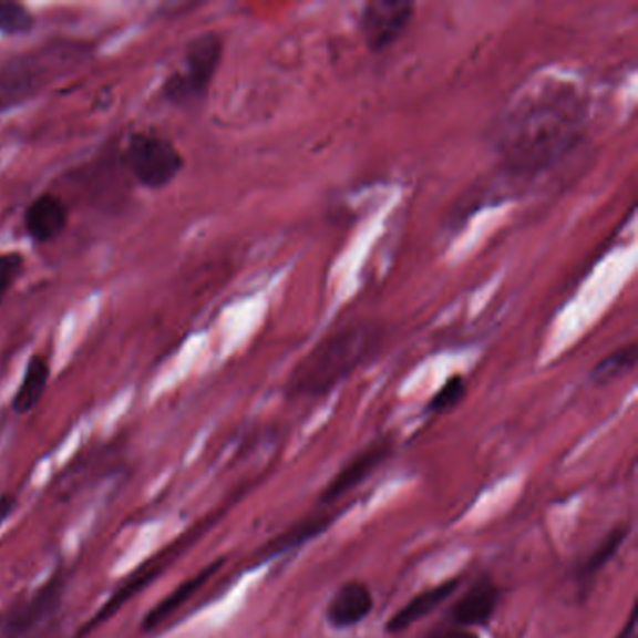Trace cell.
I'll return each instance as SVG.
<instances>
[{
    "instance_id": "13",
    "label": "cell",
    "mask_w": 638,
    "mask_h": 638,
    "mask_svg": "<svg viewBox=\"0 0 638 638\" xmlns=\"http://www.w3.org/2000/svg\"><path fill=\"white\" fill-rule=\"evenodd\" d=\"M222 566H224V562H216V564H212V566L203 569V572L197 573L195 577L187 578L186 583L178 586L167 599H163L156 608H152L151 613L145 616V620H143V629H145V631H152V629H156V627L165 624L167 618L175 615L176 610L182 608L184 603L189 601V599L210 580V577H214V575L222 569Z\"/></svg>"
},
{
    "instance_id": "5",
    "label": "cell",
    "mask_w": 638,
    "mask_h": 638,
    "mask_svg": "<svg viewBox=\"0 0 638 638\" xmlns=\"http://www.w3.org/2000/svg\"><path fill=\"white\" fill-rule=\"evenodd\" d=\"M415 7L409 0H373L363 7L360 16L362 37L371 51L392 48L403 37Z\"/></svg>"
},
{
    "instance_id": "17",
    "label": "cell",
    "mask_w": 638,
    "mask_h": 638,
    "mask_svg": "<svg viewBox=\"0 0 638 638\" xmlns=\"http://www.w3.org/2000/svg\"><path fill=\"white\" fill-rule=\"evenodd\" d=\"M34 13L19 2H0V34L23 37L34 29Z\"/></svg>"
},
{
    "instance_id": "14",
    "label": "cell",
    "mask_w": 638,
    "mask_h": 638,
    "mask_svg": "<svg viewBox=\"0 0 638 638\" xmlns=\"http://www.w3.org/2000/svg\"><path fill=\"white\" fill-rule=\"evenodd\" d=\"M49 363L43 356H32L27 369H24L23 380L19 384L18 392L13 395L12 409L18 414H29L37 409L42 401L43 393L48 390Z\"/></svg>"
},
{
    "instance_id": "7",
    "label": "cell",
    "mask_w": 638,
    "mask_h": 638,
    "mask_svg": "<svg viewBox=\"0 0 638 638\" xmlns=\"http://www.w3.org/2000/svg\"><path fill=\"white\" fill-rule=\"evenodd\" d=\"M59 599H61V586H59V578H54L40 590L34 591L27 601L8 608L7 613L0 616V638L23 637L24 632L34 629L53 613L59 605Z\"/></svg>"
},
{
    "instance_id": "4",
    "label": "cell",
    "mask_w": 638,
    "mask_h": 638,
    "mask_svg": "<svg viewBox=\"0 0 638 638\" xmlns=\"http://www.w3.org/2000/svg\"><path fill=\"white\" fill-rule=\"evenodd\" d=\"M124 163L133 181L146 189L169 186L184 169V157L175 143L154 132H137L127 138Z\"/></svg>"
},
{
    "instance_id": "9",
    "label": "cell",
    "mask_w": 638,
    "mask_h": 638,
    "mask_svg": "<svg viewBox=\"0 0 638 638\" xmlns=\"http://www.w3.org/2000/svg\"><path fill=\"white\" fill-rule=\"evenodd\" d=\"M373 591L366 583L349 580L339 586L326 607L325 618L333 629L360 626L373 613Z\"/></svg>"
},
{
    "instance_id": "16",
    "label": "cell",
    "mask_w": 638,
    "mask_h": 638,
    "mask_svg": "<svg viewBox=\"0 0 638 638\" xmlns=\"http://www.w3.org/2000/svg\"><path fill=\"white\" fill-rule=\"evenodd\" d=\"M635 366H637V344L629 343L607 356L601 363H597V368L591 371L590 379L597 385L613 384L621 377L631 373Z\"/></svg>"
},
{
    "instance_id": "11",
    "label": "cell",
    "mask_w": 638,
    "mask_h": 638,
    "mask_svg": "<svg viewBox=\"0 0 638 638\" xmlns=\"http://www.w3.org/2000/svg\"><path fill=\"white\" fill-rule=\"evenodd\" d=\"M459 586H461V578H447L444 583H440V585L428 588L422 594L412 597L388 620L385 632L388 635H398V632L407 631L409 627L414 626L418 621L423 620L425 616L434 613L440 605H444L457 591Z\"/></svg>"
},
{
    "instance_id": "15",
    "label": "cell",
    "mask_w": 638,
    "mask_h": 638,
    "mask_svg": "<svg viewBox=\"0 0 638 638\" xmlns=\"http://www.w3.org/2000/svg\"><path fill=\"white\" fill-rule=\"evenodd\" d=\"M627 537H629V524H618L613 531H608L578 566V583H590L591 578H596L597 573L603 572L613 562Z\"/></svg>"
},
{
    "instance_id": "2",
    "label": "cell",
    "mask_w": 638,
    "mask_h": 638,
    "mask_svg": "<svg viewBox=\"0 0 638 638\" xmlns=\"http://www.w3.org/2000/svg\"><path fill=\"white\" fill-rule=\"evenodd\" d=\"M374 344L377 333L369 326H352L336 331L292 371L290 395L320 398L331 392L371 354Z\"/></svg>"
},
{
    "instance_id": "6",
    "label": "cell",
    "mask_w": 638,
    "mask_h": 638,
    "mask_svg": "<svg viewBox=\"0 0 638 638\" xmlns=\"http://www.w3.org/2000/svg\"><path fill=\"white\" fill-rule=\"evenodd\" d=\"M392 442L388 439L374 440L371 444L352 455L347 463L339 469L338 474L326 483L320 493V504H336L343 496L360 487L366 480L373 476L374 472L392 455Z\"/></svg>"
},
{
    "instance_id": "10",
    "label": "cell",
    "mask_w": 638,
    "mask_h": 638,
    "mask_svg": "<svg viewBox=\"0 0 638 638\" xmlns=\"http://www.w3.org/2000/svg\"><path fill=\"white\" fill-rule=\"evenodd\" d=\"M68 219L66 203L53 193H42L24 210V230L37 244H48L66 230Z\"/></svg>"
},
{
    "instance_id": "20",
    "label": "cell",
    "mask_w": 638,
    "mask_h": 638,
    "mask_svg": "<svg viewBox=\"0 0 638 638\" xmlns=\"http://www.w3.org/2000/svg\"><path fill=\"white\" fill-rule=\"evenodd\" d=\"M16 506H18V501L13 494H0V524L7 523Z\"/></svg>"
},
{
    "instance_id": "8",
    "label": "cell",
    "mask_w": 638,
    "mask_h": 638,
    "mask_svg": "<svg viewBox=\"0 0 638 638\" xmlns=\"http://www.w3.org/2000/svg\"><path fill=\"white\" fill-rule=\"evenodd\" d=\"M502 591L494 585L493 578L483 577L459 597L450 610V621L457 629L487 626L501 605Z\"/></svg>"
},
{
    "instance_id": "18",
    "label": "cell",
    "mask_w": 638,
    "mask_h": 638,
    "mask_svg": "<svg viewBox=\"0 0 638 638\" xmlns=\"http://www.w3.org/2000/svg\"><path fill=\"white\" fill-rule=\"evenodd\" d=\"M464 395H466V382L463 377L455 374L446 380V384L442 385L439 392L434 393L433 399L429 401L428 410L431 414H446L461 404Z\"/></svg>"
},
{
    "instance_id": "1",
    "label": "cell",
    "mask_w": 638,
    "mask_h": 638,
    "mask_svg": "<svg viewBox=\"0 0 638 638\" xmlns=\"http://www.w3.org/2000/svg\"><path fill=\"white\" fill-rule=\"evenodd\" d=\"M585 105L577 92L543 91L517 103L498 132V148L515 171H537L560 157L577 141Z\"/></svg>"
},
{
    "instance_id": "12",
    "label": "cell",
    "mask_w": 638,
    "mask_h": 638,
    "mask_svg": "<svg viewBox=\"0 0 638 638\" xmlns=\"http://www.w3.org/2000/svg\"><path fill=\"white\" fill-rule=\"evenodd\" d=\"M336 523V515L331 513H319V515H309V517L301 518L298 523L292 524L290 528L274 537L270 543H266L263 547V556L266 558H274L277 554L287 553L292 548L301 547L306 543L311 542L320 534H325L331 524Z\"/></svg>"
},
{
    "instance_id": "22",
    "label": "cell",
    "mask_w": 638,
    "mask_h": 638,
    "mask_svg": "<svg viewBox=\"0 0 638 638\" xmlns=\"http://www.w3.org/2000/svg\"><path fill=\"white\" fill-rule=\"evenodd\" d=\"M436 638H480L476 632L469 631V629H453V631L444 632Z\"/></svg>"
},
{
    "instance_id": "3",
    "label": "cell",
    "mask_w": 638,
    "mask_h": 638,
    "mask_svg": "<svg viewBox=\"0 0 638 638\" xmlns=\"http://www.w3.org/2000/svg\"><path fill=\"white\" fill-rule=\"evenodd\" d=\"M224 56V40L216 32L193 38L184 51V66L171 73L162 86L165 102L175 107H195L205 102Z\"/></svg>"
},
{
    "instance_id": "21",
    "label": "cell",
    "mask_w": 638,
    "mask_h": 638,
    "mask_svg": "<svg viewBox=\"0 0 638 638\" xmlns=\"http://www.w3.org/2000/svg\"><path fill=\"white\" fill-rule=\"evenodd\" d=\"M618 638H637V608H632L626 629L618 635Z\"/></svg>"
},
{
    "instance_id": "19",
    "label": "cell",
    "mask_w": 638,
    "mask_h": 638,
    "mask_svg": "<svg viewBox=\"0 0 638 638\" xmlns=\"http://www.w3.org/2000/svg\"><path fill=\"white\" fill-rule=\"evenodd\" d=\"M24 257L18 251L0 254V301L7 298L8 292L13 289V285L19 277L23 276Z\"/></svg>"
}]
</instances>
